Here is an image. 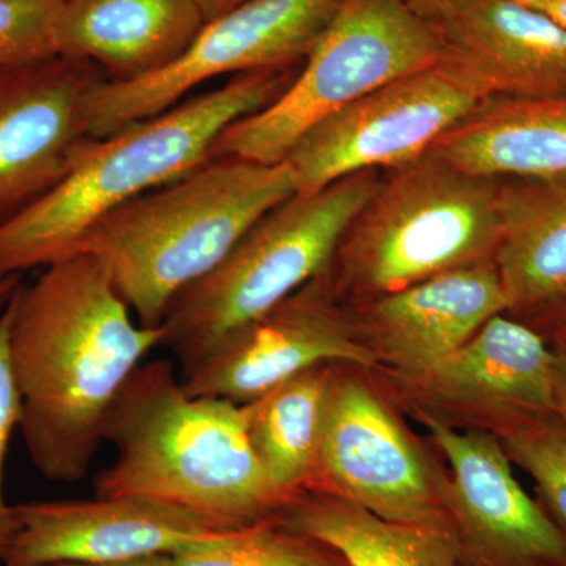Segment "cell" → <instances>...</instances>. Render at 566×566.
Here are the masks:
<instances>
[{
  "mask_svg": "<svg viewBox=\"0 0 566 566\" xmlns=\"http://www.w3.org/2000/svg\"><path fill=\"white\" fill-rule=\"evenodd\" d=\"M553 357V348L535 331L502 314L428 370L371 371L416 422L493 434L513 420L554 412Z\"/></svg>",
  "mask_w": 566,
  "mask_h": 566,
  "instance_id": "8fae6325",
  "label": "cell"
},
{
  "mask_svg": "<svg viewBox=\"0 0 566 566\" xmlns=\"http://www.w3.org/2000/svg\"><path fill=\"white\" fill-rule=\"evenodd\" d=\"M335 363L316 364L243 406L249 441L268 482L285 499L314 480Z\"/></svg>",
  "mask_w": 566,
  "mask_h": 566,
  "instance_id": "44dd1931",
  "label": "cell"
},
{
  "mask_svg": "<svg viewBox=\"0 0 566 566\" xmlns=\"http://www.w3.org/2000/svg\"><path fill=\"white\" fill-rule=\"evenodd\" d=\"M296 74V69L237 74L218 91L93 140L57 186L0 223V274L46 268L80 252L96 223L210 159L230 125L277 99Z\"/></svg>",
  "mask_w": 566,
  "mask_h": 566,
  "instance_id": "3957f363",
  "label": "cell"
},
{
  "mask_svg": "<svg viewBox=\"0 0 566 566\" xmlns=\"http://www.w3.org/2000/svg\"><path fill=\"white\" fill-rule=\"evenodd\" d=\"M551 389H553L554 415L566 427V344L554 346Z\"/></svg>",
  "mask_w": 566,
  "mask_h": 566,
  "instance_id": "4316f807",
  "label": "cell"
},
{
  "mask_svg": "<svg viewBox=\"0 0 566 566\" xmlns=\"http://www.w3.org/2000/svg\"><path fill=\"white\" fill-rule=\"evenodd\" d=\"M348 304L378 368L398 375L428 370L506 312L494 262L458 268L400 292Z\"/></svg>",
  "mask_w": 566,
  "mask_h": 566,
  "instance_id": "2e32d148",
  "label": "cell"
},
{
  "mask_svg": "<svg viewBox=\"0 0 566 566\" xmlns=\"http://www.w3.org/2000/svg\"><path fill=\"white\" fill-rule=\"evenodd\" d=\"M172 566H352L314 536L266 521L175 554Z\"/></svg>",
  "mask_w": 566,
  "mask_h": 566,
  "instance_id": "603a6c76",
  "label": "cell"
},
{
  "mask_svg": "<svg viewBox=\"0 0 566 566\" xmlns=\"http://www.w3.org/2000/svg\"><path fill=\"white\" fill-rule=\"evenodd\" d=\"M11 322L13 305L10 300L0 311V556L14 531L13 512L3 495V469L11 434L21 422V395L10 352Z\"/></svg>",
  "mask_w": 566,
  "mask_h": 566,
  "instance_id": "484cf974",
  "label": "cell"
},
{
  "mask_svg": "<svg viewBox=\"0 0 566 566\" xmlns=\"http://www.w3.org/2000/svg\"><path fill=\"white\" fill-rule=\"evenodd\" d=\"M11 512L14 531L0 566L125 564L175 556L229 532L186 510L140 497L28 502L11 506Z\"/></svg>",
  "mask_w": 566,
  "mask_h": 566,
  "instance_id": "9a60e30c",
  "label": "cell"
},
{
  "mask_svg": "<svg viewBox=\"0 0 566 566\" xmlns=\"http://www.w3.org/2000/svg\"><path fill=\"white\" fill-rule=\"evenodd\" d=\"M453 0H406L409 7L430 22H438L452 6Z\"/></svg>",
  "mask_w": 566,
  "mask_h": 566,
  "instance_id": "f546056e",
  "label": "cell"
},
{
  "mask_svg": "<svg viewBox=\"0 0 566 566\" xmlns=\"http://www.w3.org/2000/svg\"><path fill=\"white\" fill-rule=\"evenodd\" d=\"M21 283L22 274H0V311L9 304Z\"/></svg>",
  "mask_w": 566,
  "mask_h": 566,
  "instance_id": "1f68e13d",
  "label": "cell"
},
{
  "mask_svg": "<svg viewBox=\"0 0 566 566\" xmlns=\"http://www.w3.org/2000/svg\"><path fill=\"white\" fill-rule=\"evenodd\" d=\"M342 0H248L202 31L180 57L133 82L104 80L88 96L85 120L93 139L148 120L180 104L197 85L222 74L296 69L333 20Z\"/></svg>",
  "mask_w": 566,
  "mask_h": 566,
  "instance_id": "9c48e42d",
  "label": "cell"
},
{
  "mask_svg": "<svg viewBox=\"0 0 566 566\" xmlns=\"http://www.w3.org/2000/svg\"><path fill=\"white\" fill-rule=\"evenodd\" d=\"M327 271L219 342L182 375L188 394L245 405L316 364L349 363L376 370L352 308L335 292Z\"/></svg>",
  "mask_w": 566,
  "mask_h": 566,
  "instance_id": "7c38bea8",
  "label": "cell"
},
{
  "mask_svg": "<svg viewBox=\"0 0 566 566\" xmlns=\"http://www.w3.org/2000/svg\"><path fill=\"white\" fill-rule=\"evenodd\" d=\"M450 474L460 566H566V531L513 475L494 434L420 423Z\"/></svg>",
  "mask_w": 566,
  "mask_h": 566,
  "instance_id": "4fadbf2b",
  "label": "cell"
},
{
  "mask_svg": "<svg viewBox=\"0 0 566 566\" xmlns=\"http://www.w3.org/2000/svg\"><path fill=\"white\" fill-rule=\"evenodd\" d=\"M390 174L354 218L327 271L346 303L494 262L501 244L499 178L465 172L430 151Z\"/></svg>",
  "mask_w": 566,
  "mask_h": 566,
  "instance_id": "5b68a950",
  "label": "cell"
},
{
  "mask_svg": "<svg viewBox=\"0 0 566 566\" xmlns=\"http://www.w3.org/2000/svg\"><path fill=\"white\" fill-rule=\"evenodd\" d=\"M174 556H155L140 558V560L125 562V564H91V562H46V564H35L25 566H172Z\"/></svg>",
  "mask_w": 566,
  "mask_h": 566,
  "instance_id": "f1b7e54d",
  "label": "cell"
},
{
  "mask_svg": "<svg viewBox=\"0 0 566 566\" xmlns=\"http://www.w3.org/2000/svg\"><path fill=\"white\" fill-rule=\"evenodd\" d=\"M430 153L499 180L566 175V96L482 99Z\"/></svg>",
  "mask_w": 566,
  "mask_h": 566,
  "instance_id": "ffe728a7",
  "label": "cell"
},
{
  "mask_svg": "<svg viewBox=\"0 0 566 566\" xmlns=\"http://www.w3.org/2000/svg\"><path fill=\"white\" fill-rule=\"evenodd\" d=\"M378 170L294 192L263 214L214 270L174 297L163 342L182 375L227 335L329 270L342 238L382 182Z\"/></svg>",
  "mask_w": 566,
  "mask_h": 566,
  "instance_id": "8992f818",
  "label": "cell"
},
{
  "mask_svg": "<svg viewBox=\"0 0 566 566\" xmlns=\"http://www.w3.org/2000/svg\"><path fill=\"white\" fill-rule=\"evenodd\" d=\"M480 103L444 63L389 82L316 123L285 161L296 192L348 175L398 170L422 158Z\"/></svg>",
  "mask_w": 566,
  "mask_h": 566,
  "instance_id": "30bf717a",
  "label": "cell"
},
{
  "mask_svg": "<svg viewBox=\"0 0 566 566\" xmlns=\"http://www.w3.org/2000/svg\"><path fill=\"white\" fill-rule=\"evenodd\" d=\"M444 464L433 442L428 446L406 424L371 368L335 363L308 490L344 499L389 523L453 532Z\"/></svg>",
  "mask_w": 566,
  "mask_h": 566,
  "instance_id": "ba28073f",
  "label": "cell"
},
{
  "mask_svg": "<svg viewBox=\"0 0 566 566\" xmlns=\"http://www.w3.org/2000/svg\"><path fill=\"white\" fill-rule=\"evenodd\" d=\"M494 263L510 318L551 348L566 344V175L501 178Z\"/></svg>",
  "mask_w": 566,
  "mask_h": 566,
  "instance_id": "ac0fdd59",
  "label": "cell"
},
{
  "mask_svg": "<svg viewBox=\"0 0 566 566\" xmlns=\"http://www.w3.org/2000/svg\"><path fill=\"white\" fill-rule=\"evenodd\" d=\"M65 0H0V69L57 57Z\"/></svg>",
  "mask_w": 566,
  "mask_h": 566,
  "instance_id": "d4e9b609",
  "label": "cell"
},
{
  "mask_svg": "<svg viewBox=\"0 0 566 566\" xmlns=\"http://www.w3.org/2000/svg\"><path fill=\"white\" fill-rule=\"evenodd\" d=\"M512 460L534 479L539 504L566 531V427L554 412L527 416L493 433Z\"/></svg>",
  "mask_w": 566,
  "mask_h": 566,
  "instance_id": "cb8c5ba5",
  "label": "cell"
},
{
  "mask_svg": "<svg viewBox=\"0 0 566 566\" xmlns=\"http://www.w3.org/2000/svg\"><path fill=\"white\" fill-rule=\"evenodd\" d=\"M117 460L96 497H140L191 512L219 531L277 521L286 501L249 441L243 406L192 397L169 360L139 365L104 422Z\"/></svg>",
  "mask_w": 566,
  "mask_h": 566,
  "instance_id": "7a4b0ae2",
  "label": "cell"
},
{
  "mask_svg": "<svg viewBox=\"0 0 566 566\" xmlns=\"http://www.w3.org/2000/svg\"><path fill=\"white\" fill-rule=\"evenodd\" d=\"M566 29V0H516Z\"/></svg>",
  "mask_w": 566,
  "mask_h": 566,
  "instance_id": "83f0119b",
  "label": "cell"
},
{
  "mask_svg": "<svg viewBox=\"0 0 566 566\" xmlns=\"http://www.w3.org/2000/svg\"><path fill=\"white\" fill-rule=\"evenodd\" d=\"M203 25L196 0H65L57 51L107 81H139L172 65Z\"/></svg>",
  "mask_w": 566,
  "mask_h": 566,
  "instance_id": "d6986e66",
  "label": "cell"
},
{
  "mask_svg": "<svg viewBox=\"0 0 566 566\" xmlns=\"http://www.w3.org/2000/svg\"><path fill=\"white\" fill-rule=\"evenodd\" d=\"M11 305L25 449L50 482H81L104 442L112 403L142 357L161 346L163 327L134 323L106 268L87 252L43 268Z\"/></svg>",
  "mask_w": 566,
  "mask_h": 566,
  "instance_id": "6da1fadb",
  "label": "cell"
},
{
  "mask_svg": "<svg viewBox=\"0 0 566 566\" xmlns=\"http://www.w3.org/2000/svg\"><path fill=\"white\" fill-rule=\"evenodd\" d=\"M442 63L479 96H566V29L516 0H453Z\"/></svg>",
  "mask_w": 566,
  "mask_h": 566,
  "instance_id": "e0dca14e",
  "label": "cell"
},
{
  "mask_svg": "<svg viewBox=\"0 0 566 566\" xmlns=\"http://www.w3.org/2000/svg\"><path fill=\"white\" fill-rule=\"evenodd\" d=\"M196 2L202 10L205 22H208L222 17L227 11L237 9L238 6L248 2V0H196Z\"/></svg>",
  "mask_w": 566,
  "mask_h": 566,
  "instance_id": "4dcf8cb0",
  "label": "cell"
},
{
  "mask_svg": "<svg viewBox=\"0 0 566 566\" xmlns=\"http://www.w3.org/2000/svg\"><path fill=\"white\" fill-rule=\"evenodd\" d=\"M442 57L438 29L406 0H342L292 84L262 111L230 125L210 158L285 161L316 123Z\"/></svg>",
  "mask_w": 566,
  "mask_h": 566,
  "instance_id": "52a82bcc",
  "label": "cell"
},
{
  "mask_svg": "<svg viewBox=\"0 0 566 566\" xmlns=\"http://www.w3.org/2000/svg\"><path fill=\"white\" fill-rule=\"evenodd\" d=\"M277 521L333 546L352 566H460L453 532L389 523L322 491L294 495Z\"/></svg>",
  "mask_w": 566,
  "mask_h": 566,
  "instance_id": "7402d4cb",
  "label": "cell"
},
{
  "mask_svg": "<svg viewBox=\"0 0 566 566\" xmlns=\"http://www.w3.org/2000/svg\"><path fill=\"white\" fill-rule=\"evenodd\" d=\"M107 80L77 59L0 69V223L51 191L92 144L85 109Z\"/></svg>",
  "mask_w": 566,
  "mask_h": 566,
  "instance_id": "5bb4252c",
  "label": "cell"
},
{
  "mask_svg": "<svg viewBox=\"0 0 566 566\" xmlns=\"http://www.w3.org/2000/svg\"><path fill=\"white\" fill-rule=\"evenodd\" d=\"M296 192L286 161L210 158L112 211L80 252L98 259L140 326H161L178 293L214 270L245 232Z\"/></svg>",
  "mask_w": 566,
  "mask_h": 566,
  "instance_id": "277c9868",
  "label": "cell"
}]
</instances>
